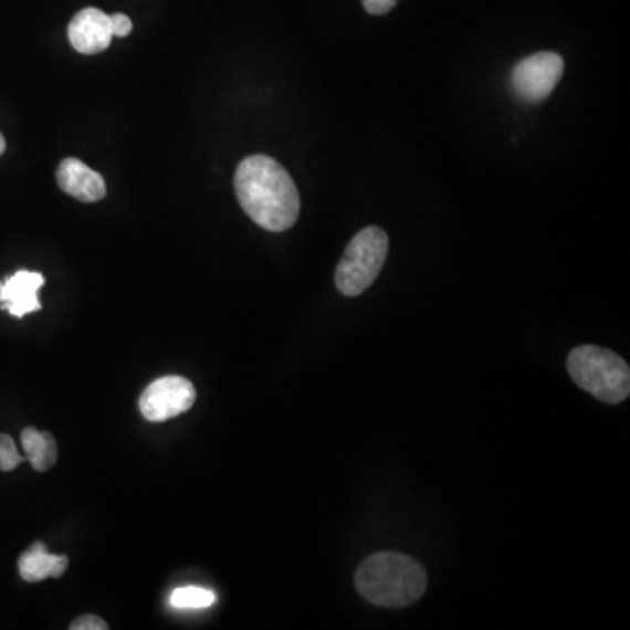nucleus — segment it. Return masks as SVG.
I'll return each instance as SVG.
<instances>
[{
  "instance_id": "f257e3e1",
  "label": "nucleus",
  "mask_w": 630,
  "mask_h": 630,
  "mask_svg": "<svg viewBox=\"0 0 630 630\" xmlns=\"http://www.w3.org/2000/svg\"><path fill=\"white\" fill-rule=\"evenodd\" d=\"M235 193L245 214L258 227L279 233L298 221V188L286 168L270 156H249L239 165Z\"/></svg>"
},
{
  "instance_id": "f03ea898",
  "label": "nucleus",
  "mask_w": 630,
  "mask_h": 630,
  "mask_svg": "<svg viewBox=\"0 0 630 630\" xmlns=\"http://www.w3.org/2000/svg\"><path fill=\"white\" fill-rule=\"evenodd\" d=\"M357 592L380 608H407L428 588V575L416 559L398 552L370 555L357 567Z\"/></svg>"
},
{
  "instance_id": "7ed1b4c3",
  "label": "nucleus",
  "mask_w": 630,
  "mask_h": 630,
  "mask_svg": "<svg viewBox=\"0 0 630 630\" xmlns=\"http://www.w3.org/2000/svg\"><path fill=\"white\" fill-rule=\"evenodd\" d=\"M576 386L602 403H623L630 395V368L623 357L596 345H580L567 357Z\"/></svg>"
},
{
  "instance_id": "20e7f679",
  "label": "nucleus",
  "mask_w": 630,
  "mask_h": 630,
  "mask_svg": "<svg viewBox=\"0 0 630 630\" xmlns=\"http://www.w3.org/2000/svg\"><path fill=\"white\" fill-rule=\"evenodd\" d=\"M389 252V237L378 227L359 231L336 266L335 284L345 296H357L374 284Z\"/></svg>"
},
{
  "instance_id": "39448f33",
  "label": "nucleus",
  "mask_w": 630,
  "mask_h": 630,
  "mask_svg": "<svg viewBox=\"0 0 630 630\" xmlns=\"http://www.w3.org/2000/svg\"><path fill=\"white\" fill-rule=\"evenodd\" d=\"M197 399V389L188 378L168 375L146 387L139 399L140 413L149 422H165L188 412Z\"/></svg>"
},
{
  "instance_id": "423d86ee",
  "label": "nucleus",
  "mask_w": 630,
  "mask_h": 630,
  "mask_svg": "<svg viewBox=\"0 0 630 630\" xmlns=\"http://www.w3.org/2000/svg\"><path fill=\"white\" fill-rule=\"evenodd\" d=\"M564 72L563 56L542 51L522 60L512 72V90L521 101H545L559 83Z\"/></svg>"
},
{
  "instance_id": "0eeeda50",
  "label": "nucleus",
  "mask_w": 630,
  "mask_h": 630,
  "mask_svg": "<svg viewBox=\"0 0 630 630\" xmlns=\"http://www.w3.org/2000/svg\"><path fill=\"white\" fill-rule=\"evenodd\" d=\"M69 41L77 53L97 55L113 41L109 14L97 8H86L74 14L69 25Z\"/></svg>"
},
{
  "instance_id": "6e6552de",
  "label": "nucleus",
  "mask_w": 630,
  "mask_h": 630,
  "mask_svg": "<svg viewBox=\"0 0 630 630\" xmlns=\"http://www.w3.org/2000/svg\"><path fill=\"white\" fill-rule=\"evenodd\" d=\"M44 286V277L39 272L18 270L0 282V307L21 319L30 312L41 311L39 290Z\"/></svg>"
},
{
  "instance_id": "1a4fd4ad",
  "label": "nucleus",
  "mask_w": 630,
  "mask_h": 630,
  "mask_svg": "<svg viewBox=\"0 0 630 630\" xmlns=\"http://www.w3.org/2000/svg\"><path fill=\"white\" fill-rule=\"evenodd\" d=\"M56 181L63 193L71 195L80 202H98L107 193L104 177L77 158H65L59 165Z\"/></svg>"
},
{
  "instance_id": "9d476101",
  "label": "nucleus",
  "mask_w": 630,
  "mask_h": 630,
  "mask_svg": "<svg viewBox=\"0 0 630 630\" xmlns=\"http://www.w3.org/2000/svg\"><path fill=\"white\" fill-rule=\"evenodd\" d=\"M69 559L65 555L50 554L48 546L42 542L27 548L18 560L20 576L29 584L46 580V578H60L67 571Z\"/></svg>"
},
{
  "instance_id": "9b49d317",
  "label": "nucleus",
  "mask_w": 630,
  "mask_h": 630,
  "mask_svg": "<svg viewBox=\"0 0 630 630\" xmlns=\"http://www.w3.org/2000/svg\"><path fill=\"white\" fill-rule=\"evenodd\" d=\"M21 445L25 450V458L35 471H48L55 466L59 458V447L53 434L38 431L35 428L23 429Z\"/></svg>"
},
{
  "instance_id": "f8f14e48",
  "label": "nucleus",
  "mask_w": 630,
  "mask_h": 630,
  "mask_svg": "<svg viewBox=\"0 0 630 630\" xmlns=\"http://www.w3.org/2000/svg\"><path fill=\"white\" fill-rule=\"evenodd\" d=\"M216 594L202 587L176 588L170 594V606L176 609H206L216 605Z\"/></svg>"
},
{
  "instance_id": "ddd939ff",
  "label": "nucleus",
  "mask_w": 630,
  "mask_h": 630,
  "mask_svg": "<svg viewBox=\"0 0 630 630\" xmlns=\"http://www.w3.org/2000/svg\"><path fill=\"white\" fill-rule=\"evenodd\" d=\"M23 455L18 452L17 443L9 434H0V470L13 471L23 462Z\"/></svg>"
},
{
  "instance_id": "4468645a",
  "label": "nucleus",
  "mask_w": 630,
  "mask_h": 630,
  "mask_svg": "<svg viewBox=\"0 0 630 630\" xmlns=\"http://www.w3.org/2000/svg\"><path fill=\"white\" fill-rule=\"evenodd\" d=\"M109 626L97 615H83L71 623V630H107Z\"/></svg>"
},
{
  "instance_id": "2eb2a0df",
  "label": "nucleus",
  "mask_w": 630,
  "mask_h": 630,
  "mask_svg": "<svg viewBox=\"0 0 630 630\" xmlns=\"http://www.w3.org/2000/svg\"><path fill=\"white\" fill-rule=\"evenodd\" d=\"M109 20L113 38H126V35L130 34L132 29H134V23H132L130 18L126 17V14H113V17H109Z\"/></svg>"
},
{
  "instance_id": "dca6fc26",
  "label": "nucleus",
  "mask_w": 630,
  "mask_h": 630,
  "mask_svg": "<svg viewBox=\"0 0 630 630\" xmlns=\"http://www.w3.org/2000/svg\"><path fill=\"white\" fill-rule=\"evenodd\" d=\"M396 4H398V0H363L366 11L375 14V17L389 13Z\"/></svg>"
},
{
  "instance_id": "f3484780",
  "label": "nucleus",
  "mask_w": 630,
  "mask_h": 630,
  "mask_svg": "<svg viewBox=\"0 0 630 630\" xmlns=\"http://www.w3.org/2000/svg\"><path fill=\"white\" fill-rule=\"evenodd\" d=\"M6 151V139L4 135L0 134V155Z\"/></svg>"
}]
</instances>
